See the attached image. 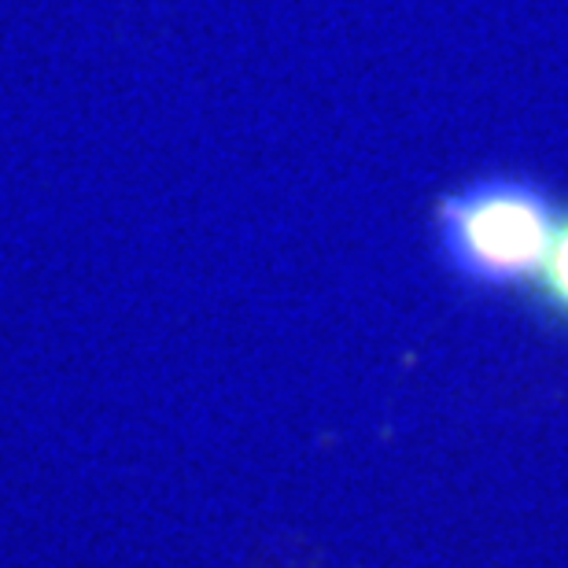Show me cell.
Masks as SVG:
<instances>
[{
	"label": "cell",
	"mask_w": 568,
	"mask_h": 568,
	"mask_svg": "<svg viewBox=\"0 0 568 568\" xmlns=\"http://www.w3.org/2000/svg\"><path fill=\"white\" fill-rule=\"evenodd\" d=\"M558 230L550 196L520 178H480L439 200V255L476 288H506L539 274Z\"/></svg>",
	"instance_id": "6da1fadb"
},
{
	"label": "cell",
	"mask_w": 568,
	"mask_h": 568,
	"mask_svg": "<svg viewBox=\"0 0 568 568\" xmlns=\"http://www.w3.org/2000/svg\"><path fill=\"white\" fill-rule=\"evenodd\" d=\"M536 292H539V303L547 306L558 322H568V219H561L558 230H554L547 258H542V266L536 274Z\"/></svg>",
	"instance_id": "7a4b0ae2"
}]
</instances>
